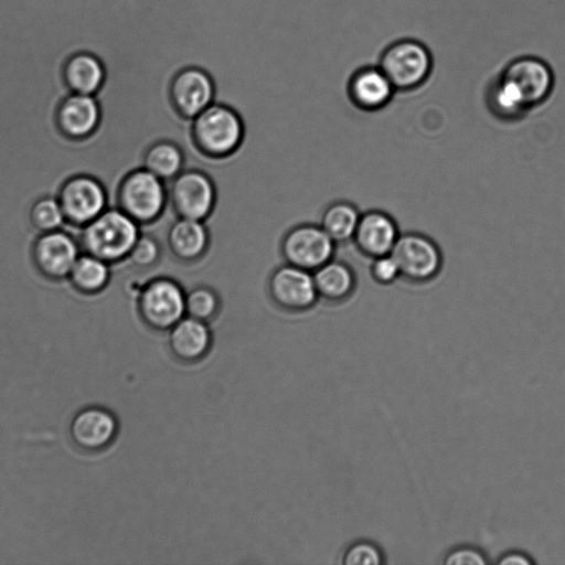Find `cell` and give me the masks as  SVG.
Masks as SVG:
<instances>
[{
    "mask_svg": "<svg viewBox=\"0 0 565 565\" xmlns=\"http://www.w3.org/2000/svg\"><path fill=\"white\" fill-rule=\"evenodd\" d=\"M105 79L95 94L100 120L88 137L78 139L84 174L105 188L108 207H117L120 183L143 168L149 148L171 141L183 152V170H199L217 194L239 182L245 167L241 152L213 157L193 137V119L175 108L170 87L189 66L209 74L218 64L217 41L206 23L170 0H117L107 12L95 45Z\"/></svg>",
    "mask_w": 565,
    "mask_h": 565,
    "instance_id": "obj_1",
    "label": "cell"
},
{
    "mask_svg": "<svg viewBox=\"0 0 565 565\" xmlns=\"http://www.w3.org/2000/svg\"><path fill=\"white\" fill-rule=\"evenodd\" d=\"M140 235V225L119 207H107L76 234L82 253L108 264L127 257Z\"/></svg>",
    "mask_w": 565,
    "mask_h": 565,
    "instance_id": "obj_2",
    "label": "cell"
},
{
    "mask_svg": "<svg viewBox=\"0 0 565 565\" xmlns=\"http://www.w3.org/2000/svg\"><path fill=\"white\" fill-rule=\"evenodd\" d=\"M377 65L396 92H409L420 87L429 78L434 61L424 43L407 38L388 44L382 51Z\"/></svg>",
    "mask_w": 565,
    "mask_h": 565,
    "instance_id": "obj_3",
    "label": "cell"
},
{
    "mask_svg": "<svg viewBox=\"0 0 565 565\" xmlns=\"http://www.w3.org/2000/svg\"><path fill=\"white\" fill-rule=\"evenodd\" d=\"M193 137L210 156L225 157L239 149L244 141V125L231 107L212 103L193 119Z\"/></svg>",
    "mask_w": 565,
    "mask_h": 565,
    "instance_id": "obj_4",
    "label": "cell"
},
{
    "mask_svg": "<svg viewBox=\"0 0 565 565\" xmlns=\"http://www.w3.org/2000/svg\"><path fill=\"white\" fill-rule=\"evenodd\" d=\"M168 200L166 182L146 168L125 177L117 196V207L139 224L154 221L163 212Z\"/></svg>",
    "mask_w": 565,
    "mask_h": 565,
    "instance_id": "obj_5",
    "label": "cell"
},
{
    "mask_svg": "<svg viewBox=\"0 0 565 565\" xmlns=\"http://www.w3.org/2000/svg\"><path fill=\"white\" fill-rule=\"evenodd\" d=\"M138 307L149 329L168 332L185 316V290L169 277L151 279L141 290Z\"/></svg>",
    "mask_w": 565,
    "mask_h": 565,
    "instance_id": "obj_6",
    "label": "cell"
},
{
    "mask_svg": "<svg viewBox=\"0 0 565 565\" xmlns=\"http://www.w3.org/2000/svg\"><path fill=\"white\" fill-rule=\"evenodd\" d=\"M57 199L65 216V228L76 236L78 230L108 207L104 185L94 177L77 174L67 179Z\"/></svg>",
    "mask_w": 565,
    "mask_h": 565,
    "instance_id": "obj_7",
    "label": "cell"
},
{
    "mask_svg": "<svg viewBox=\"0 0 565 565\" xmlns=\"http://www.w3.org/2000/svg\"><path fill=\"white\" fill-rule=\"evenodd\" d=\"M391 255L399 268L401 278L413 284L433 280L443 266V254L437 243L418 232L401 233Z\"/></svg>",
    "mask_w": 565,
    "mask_h": 565,
    "instance_id": "obj_8",
    "label": "cell"
},
{
    "mask_svg": "<svg viewBox=\"0 0 565 565\" xmlns=\"http://www.w3.org/2000/svg\"><path fill=\"white\" fill-rule=\"evenodd\" d=\"M166 184L168 198L179 217L207 220L215 206L216 191L205 173L183 170Z\"/></svg>",
    "mask_w": 565,
    "mask_h": 565,
    "instance_id": "obj_9",
    "label": "cell"
},
{
    "mask_svg": "<svg viewBox=\"0 0 565 565\" xmlns=\"http://www.w3.org/2000/svg\"><path fill=\"white\" fill-rule=\"evenodd\" d=\"M337 243L318 224H302L291 228L282 241L287 264L313 271L334 258Z\"/></svg>",
    "mask_w": 565,
    "mask_h": 565,
    "instance_id": "obj_10",
    "label": "cell"
},
{
    "mask_svg": "<svg viewBox=\"0 0 565 565\" xmlns=\"http://www.w3.org/2000/svg\"><path fill=\"white\" fill-rule=\"evenodd\" d=\"M81 254L77 237L65 228L41 233L32 249L35 267L52 280L66 279Z\"/></svg>",
    "mask_w": 565,
    "mask_h": 565,
    "instance_id": "obj_11",
    "label": "cell"
},
{
    "mask_svg": "<svg viewBox=\"0 0 565 565\" xmlns=\"http://www.w3.org/2000/svg\"><path fill=\"white\" fill-rule=\"evenodd\" d=\"M500 74L518 88L529 109L546 102L555 85L551 65L533 55L513 58Z\"/></svg>",
    "mask_w": 565,
    "mask_h": 565,
    "instance_id": "obj_12",
    "label": "cell"
},
{
    "mask_svg": "<svg viewBox=\"0 0 565 565\" xmlns=\"http://www.w3.org/2000/svg\"><path fill=\"white\" fill-rule=\"evenodd\" d=\"M269 291L277 306L292 312L308 310L319 300L312 271L287 263L273 273Z\"/></svg>",
    "mask_w": 565,
    "mask_h": 565,
    "instance_id": "obj_13",
    "label": "cell"
},
{
    "mask_svg": "<svg viewBox=\"0 0 565 565\" xmlns=\"http://www.w3.org/2000/svg\"><path fill=\"white\" fill-rule=\"evenodd\" d=\"M118 428V420L109 409L88 406L73 416L68 431L76 448L85 452H98L114 443Z\"/></svg>",
    "mask_w": 565,
    "mask_h": 565,
    "instance_id": "obj_14",
    "label": "cell"
},
{
    "mask_svg": "<svg viewBox=\"0 0 565 565\" xmlns=\"http://www.w3.org/2000/svg\"><path fill=\"white\" fill-rule=\"evenodd\" d=\"M347 92L359 111L373 113L387 106L396 89L379 65H360L350 75Z\"/></svg>",
    "mask_w": 565,
    "mask_h": 565,
    "instance_id": "obj_15",
    "label": "cell"
},
{
    "mask_svg": "<svg viewBox=\"0 0 565 565\" xmlns=\"http://www.w3.org/2000/svg\"><path fill=\"white\" fill-rule=\"evenodd\" d=\"M170 94L178 111L191 119L215 102L212 77L195 66L185 67L173 77Z\"/></svg>",
    "mask_w": 565,
    "mask_h": 565,
    "instance_id": "obj_16",
    "label": "cell"
},
{
    "mask_svg": "<svg viewBox=\"0 0 565 565\" xmlns=\"http://www.w3.org/2000/svg\"><path fill=\"white\" fill-rule=\"evenodd\" d=\"M401 232L394 217L382 210H369L361 214L352 242L369 258L390 254Z\"/></svg>",
    "mask_w": 565,
    "mask_h": 565,
    "instance_id": "obj_17",
    "label": "cell"
},
{
    "mask_svg": "<svg viewBox=\"0 0 565 565\" xmlns=\"http://www.w3.org/2000/svg\"><path fill=\"white\" fill-rule=\"evenodd\" d=\"M100 107L95 95L71 93L60 105L56 122L60 131L70 139H83L98 127Z\"/></svg>",
    "mask_w": 565,
    "mask_h": 565,
    "instance_id": "obj_18",
    "label": "cell"
},
{
    "mask_svg": "<svg viewBox=\"0 0 565 565\" xmlns=\"http://www.w3.org/2000/svg\"><path fill=\"white\" fill-rule=\"evenodd\" d=\"M209 323L184 316L168 331V345L172 355L184 363L203 359L212 345Z\"/></svg>",
    "mask_w": 565,
    "mask_h": 565,
    "instance_id": "obj_19",
    "label": "cell"
},
{
    "mask_svg": "<svg viewBox=\"0 0 565 565\" xmlns=\"http://www.w3.org/2000/svg\"><path fill=\"white\" fill-rule=\"evenodd\" d=\"M320 298L334 303L349 300L356 288V275L350 264L332 258L312 271Z\"/></svg>",
    "mask_w": 565,
    "mask_h": 565,
    "instance_id": "obj_20",
    "label": "cell"
},
{
    "mask_svg": "<svg viewBox=\"0 0 565 565\" xmlns=\"http://www.w3.org/2000/svg\"><path fill=\"white\" fill-rule=\"evenodd\" d=\"M167 241L177 257L198 259L207 249L209 230L204 221L178 217L168 230Z\"/></svg>",
    "mask_w": 565,
    "mask_h": 565,
    "instance_id": "obj_21",
    "label": "cell"
},
{
    "mask_svg": "<svg viewBox=\"0 0 565 565\" xmlns=\"http://www.w3.org/2000/svg\"><path fill=\"white\" fill-rule=\"evenodd\" d=\"M64 76L72 93L95 95L104 83L105 67L96 55L78 52L66 62Z\"/></svg>",
    "mask_w": 565,
    "mask_h": 565,
    "instance_id": "obj_22",
    "label": "cell"
},
{
    "mask_svg": "<svg viewBox=\"0 0 565 565\" xmlns=\"http://www.w3.org/2000/svg\"><path fill=\"white\" fill-rule=\"evenodd\" d=\"M361 214L362 212L354 202L338 200L324 210L320 226L337 245H344L352 242Z\"/></svg>",
    "mask_w": 565,
    "mask_h": 565,
    "instance_id": "obj_23",
    "label": "cell"
},
{
    "mask_svg": "<svg viewBox=\"0 0 565 565\" xmlns=\"http://www.w3.org/2000/svg\"><path fill=\"white\" fill-rule=\"evenodd\" d=\"M486 98L490 111L502 120L519 119L530 110L518 88L501 74L489 85Z\"/></svg>",
    "mask_w": 565,
    "mask_h": 565,
    "instance_id": "obj_24",
    "label": "cell"
},
{
    "mask_svg": "<svg viewBox=\"0 0 565 565\" xmlns=\"http://www.w3.org/2000/svg\"><path fill=\"white\" fill-rule=\"evenodd\" d=\"M110 273V264L90 254L82 253L67 278L78 291L96 294L107 286Z\"/></svg>",
    "mask_w": 565,
    "mask_h": 565,
    "instance_id": "obj_25",
    "label": "cell"
},
{
    "mask_svg": "<svg viewBox=\"0 0 565 565\" xmlns=\"http://www.w3.org/2000/svg\"><path fill=\"white\" fill-rule=\"evenodd\" d=\"M143 168L168 182L183 171V152L171 141H159L147 151Z\"/></svg>",
    "mask_w": 565,
    "mask_h": 565,
    "instance_id": "obj_26",
    "label": "cell"
},
{
    "mask_svg": "<svg viewBox=\"0 0 565 565\" xmlns=\"http://www.w3.org/2000/svg\"><path fill=\"white\" fill-rule=\"evenodd\" d=\"M221 309L218 294L209 286H196L185 292V316L205 321H213Z\"/></svg>",
    "mask_w": 565,
    "mask_h": 565,
    "instance_id": "obj_27",
    "label": "cell"
},
{
    "mask_svg": "<svg viewBox=\"0 0 565 565\" xmlns=\"http://www.w3.org/2000/svg\"><path fill=\"white\" fill-rule=\"evenodd\" d=\"M30 221L40 234L63 228L65 216L57 196L38 199L31 206Z\"/></svg>",
    "mask_w": 565,
    "mask_h": 565,
    "instance_id": "obj_28",
    "label": "cell"
},
{
    "mask_svg": "<svg viewBox=\"0 0 565 565\" xmlns=\"http://www.w3.org/2000/svg\"><path fill=\"white\" fill-rule=\"evenodd\" d=\"M161 253L162 248L158 238L150 232L140 228V235L128 258L136 266L149 267L160 259Z\"/></svg>",
    "mask_w": 565,
    "mask_h": 565,
    "instance_id": "obj_29",
    "label": "cell"
},
{
    "mask_svg": "<svg viewBox=\"0 0 565 565\" xmlns=\"http://www.w3.org/2000/svg\"><path fill=\"white\" fill-rule=\"evenodd\" d=\"M383 554L377 545L367 541L351 544L342 555L344 565H381Z\"/></svg>",
    "mask_w": 565,
    "mask_h": 565,
    "instance_id": "obj_30",
    "label": "cell"
},
{
    "mask_svg": "<svg viewBox=\"0 0 565 565\" xmlns=\"http://www.w3.org/2000/svg\"><path fill=\"white\" fill-rule=\"evenodd\" d=\"M370 276L380 285H391L401 278L399 268L391 253L372 258Z\"/></svg>",
    "mask_w": 565,
    "mask_h": 565,
    "instance_id": "obj_31",
    "label": "cell"
},
{
    "mask_svg": "<svg viewBox=\"0 0 565 565\" xmlns=\"http://www.w3.org/2000/svg\"><path fill=\"white\" fill-rule=\"evenodd\" d=\"M487 563L486 555L472 546L454 548L444 558L446 565H486Z\"/></svg>",
    "mask_w": 565,
    "mask_h": 565,
    "instance_id": "obj_32",
    "label": "cell"
},
{
    "mask_svg": "<svg viewBox=\"0 0 565 565\" xmlns=\"http://www.w3.org/2000/svg\"><path fill=\"white\" fill-rule=\"evenodd\" d=\"M497 563L499 565H532L534 561L522 552L513 551L503 554Z\"/></svg>",
    "mask_w": 565,
    "mask_h": 565,
    "instance_id": "obj_33",
    "label": "cell"
}]
</instances>
